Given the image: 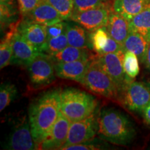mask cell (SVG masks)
Listing matches in <instances>:
<instances>
[{"instance_id": "25", "label": "cell", "mask_w": 150, "mask_h": 150, "mask_svg": "<svg viewBox=\"0 0 150 150\" xmlns=\"http://www.w3.org/2000/svg\"><path fill=\"white\" fill-rule=\"evenodd\" d=\"M74 11L81 12L99 7L112 8V0H73Z\"/></svg>"}, {"instance_id": "18", "label": "cell", "mask_w": 150, "mask_h": 150, "mask_svg": "<svg viewBox=\"0 0 150 150\" xmlns=\"http://www.w3.org/2000/svg\"><path fill=\"white\" fill-rule=\"evenodd\" d=\"M149 43L150 42L140 33L130 31L124 42L123 47L125 51L134 53L138 57L140 63L145 64Z\"/></svg>"}, {"instance_id": "34", "label": "cell", "mask_w": 150, "mask_h": 150, "mask_svg": "<svg viewBox=\"0 0 150 150\" xmlns=\"http://www.w3.org/2000/svg\"><path fill=\"white\" fill-rule=\"evenodd\" d=\"M145 64L146 65V67L150 71V43L149 45V48H148L147 52V56H146V60Z\"/></svg>"}, {"instance_id": "29", "label": "cell", "mask_w": 150, "mask_h": 150, "mask_svg": "<svg viewBox=\"0 0 150 150\" xmlns=\"http://www.w3.org/2000/svg\"><path fill=\"white\" fill-rule=\"evenodd\" d=\"M20 13L24 16L33 10L41 0H17Z\"/></svg>"}, {"instance_id": "3", "label": "cell", "mask_w": 150, "mask_h": 150, "mask_svg": "<svg viewBox=\"0 0 150 150\" xmlns=\"http://www.w3.org/2000/svg\"><path fill=\"white\" fill-rule=\"evenodd\" d=\"M97 101L91 95L74 88L61 91V112L70 122L79 121L96 112Z\"/></svg>"}, {"instance_id": "20", "label": "cell", "mask_w": 150, "mask_h": 150, "mask_svg": "<svg viewBox=\"0 0 150 150\" xmlns=\"http://www.w3.org/2000/svg\"><path fill=\"white\" fill-rule=\"evenodd\" d=\"M50 56L56 63L91 59L94 58L88 48L76 47L71 45H68L64 50Z\"/></svg>"}, {"instance_id": "16", "label": "cell", "mask_w": 150, "mask_h": 150, "mask_svg": "<svg viewBox=\"0 0 150 150\" xmlns=\"http://www.w3.org/2000/svg\"><path fill=\"white\" fill-rule=\"evenodd\" d=\"M106 29L108 35L122 46L130 31L128 20L115 12L112 8L110 12Z\"/></svg>"}, {"instance_id": "27", "label": "cell", "mask_w": 150, "mask_h": 150, "mask_svg": "<svg viewBox=\"0 0 150 150\" xmlns=\"http://www.w3.org/2000/svg\"><path fill=\"white\" fill-rule=\"evenodd\" d=\"M69 45L66 33L64 32L57 37L50 38L47 40L45 53L50 56L54 55Z\"/></svg>"}, {"instance_id": "22", "label": "cell", "mask_w": 150, "mask_h": 150, "mask_svg": "<svg viewBox=\"0 0 150 150\" xmlns=\"http://www.w3.org/2000/svg\"><path fill=\"white\" fill-rule=\"evenodd\" d=\"M19 22V21H18ZM18 22L10 25V29L7 31L1 41L0 45V68L3 69L11 64L13 55V36Z\"/></svg>"}, {"instance_id": "2", "label": "cell", "mask_w": 150, "mask_h": 150, "mask_svg": "<svg viewBox=\"0 0 150 150\" xmlns=\"http://www.w3.org/2000/svg\"><path fill=\"white\" fill-rule=\"evenodd\" d=\"M98 134L117 145L130 144L136 136L135 127L127 115L115 108H104L98 116Z\"/></svg>"}, {"instance_id": "1", "label": "cell", "mask_w": 150, "mask_h": 150, "mask_svg": "<svg viewBox=\"0 0 150 150\" xmlns=\"http://www.w3.org/2000/svg\"><path fill=\"white\" fill-rule=\"evenodd\" d=\"M61 91L60 89L47 91L30 105L29 120L36 147L59 117Z\"/></svg>"}, {"instance_id": "11", "label": "cell", "mask_w": 150, "mask_h": 150, "mask_svg": "<svg viewBox=\"0 0 150 150\" xmlns=\"http://www.w3.org/2000/svg\"><path fill=\"white\" fill-rule=\"evenodd\" d=\"M111 10L112 8L99 7L81 12H73L70 20L92 32L106 27Z\"/></svg>"}, {"instance_id": "30", "label": "cell", "mask_w": 150, "mask_h": 150, "mask_svg": "<svg viewBox=\"0 0 150 150\" xmlns=\"http://www.w3.org/2000/svg\"><path fill=\"white\" fill-rule=\"evenodd\" d=\"M65 29H66V23L63 21L50 26H46L47 38H50L59 36L65 32Z\"/></svg>"}, {"instance_id": "17", "label": "cell", "mask_w": 150, "mask_h": 150, "mask_svg": "<svg viewBox=\"0 0 150 150\" xmlns=\"http://www.w3.org/2000/svg\"><path fill=\"white\" fill-rule=\"evenodd\" d=\"M150 3V0H112V8L129 22Z\"/></svg>"}, {"instance_id": "24", "label": "cell", "mask_w": 150, "mask_h": 150, "mask_svg": "<svg viewBox=\"0 0 150 150\" xmlns=\"http://www.w3.org/2000/svg\"><path fill=\"white\" fill-rule=\"evenodd\" d=\"M123 67L126 74L131 79H134L140 72L139 60L133 52L125 51L123 57Z\"/></svg>"}, {"instance_id": "7", "label": "cell", "mask_w": 150, "mask_h": 150, "mask_svg": "<svg viewBox=\"0 0 150 150\" xmlns=\"http://www.w3.org/2000/svg\"><path fill=\"white\" fill-rule=\"evenodd\" d=\"M120 97L130 111L142 112L150 103V88L147 83L134 80L127 85Z\"/></svg>"}, {"instance_id": "31", "label": "cell", "mask_w": 150, "mask_h": 150, "mask_svg": "<svg viewBox=\"0 0 150 150\" xmlns=\"http://www.w3.org/2000/svg\"><path fill=\"white\" fill-rule=\"evenodd\" d=\"M121 51H125L123 46L110 36L107 45L103 49V50L99 55H103V54L110 53H117V52Z\"/></svg>"}, {"instance_id": "32", "label": "cell", "mask_w": 150, "mask_h": 150, "mask_svg": "<svg viewBox=\"0 0 150 150\" xmlns=\"http://www.w3.org/2000/svg\"><path fill=\"white\" fill-rule=\"evenodd\" d=\"M90 142H83V143H79V144H74V145H71L66 146V147L62 148L61 149H68V150H90V149H102L100 148V146L95 145V144L90 143Z\"/></svg>"}, {"instance_id": "9", "label": "cell", "mask_w": 150, "mask_h": 150, "mask_svg": "<svg viewBox=\"0 0 150 150\" xmlns=\"http://www.w3.org/2000/svg\"><path fill=\"white\" fill-rule=\"evenodd\" d=\"M71 122L60 111L59 117L46 136L37 145V149H61L67 141Z\"/></svg>"}, {"instance_id": "23", "label": "cell", "mask_w": 150, "mask_h": 150, "mask_svg": "<svg viewBox=\"0 0 150 150\" xmlns=\"http://www.w3.org/2000/svg\"><path fill=\"white\" fill-rule=\"evenodd\" d=\"M90 35L91 47L93 50L99 55L108 41L110 35L106 31V27L99 28L92 31Z\"/></svg>"}, {"instance_id": "35", "label": "cell", "mask_w": 150, "mask_h": 150, "mask_svg": "<svg viewBox=\"0 0 150 150\" xmlns=\"http://www.w3.org/2000/svg\"><path fill=\"white\" fill-rule=\"evenodd\" d=\"M147 86H149V88H150V81H149V82H147Z\"/></svg>"}, {"instance_id": "13", "label": "cell", "mask_w": 150, "mask_h": 150, "mask_svg": "<svg viewBox=\"0 0 150 150\" xmlns=\"http://www.w3.org/2000/svg\"><path fill=\"white\" fill-rule=\"evenodd\" d=\"M17 27L13 36V55L11 63L27 66L38 55L43 52H39L22 37L18 33Z\"/></svg>"}, {"instance_id": "21", "label": "cell", "mask_w": 150, "mask_h": 150, "mask_svg": "<svg viewBox=\"0 0 150 150\" xmlns=\"http://www.w3.org/2000/svg\"><path fill=\"white\" fill-rule=\"evenodd\" d=\"M129 31L140 33L150 42V3L130 21Z\"/></svg>"}, {"instance_id": "19", "label": "cell", "mask_w": 150, "mask_h": 150, "mask_svg": "<svg viewBox=\"0 0 150 150\" xmlns=\"http://www.w3.org/2000/svg\"><path fill=\"white\" fill-rule=\"evenodd\" d=\"M65 33L69 45L80 48H91L90 35H88L86 29L75 24L66 23Z\"/></svg>"}, {"instance_id": "6", "label": "cell", "mask_w": 150, "mask_h": 150, "mask_svg": "<svg viewBox=\"0 0 150 150\" xmlns=\"http://www.w3.org/2000/svg\"><path fill=\"white\" fill-rule=\"evenodd\" d=\"M30 81L35 86H46L55 79V64L51 56L40 53L27 65Z\"/></svg>"}, {"instance_id": "28", "label": "cell", "mask_w": 150, "mask_h": 150, "mask_svg": "<svg viewBox=\"0 0 150 150\" xmlns=\"http://www.w3.org/2000/svg\"><path fill=\"white\" fill-rule=\"evenodd\" d=\"M61 14L64 20L70 19L74 11L73 0H47Z\"/></svg>"}, {"instance_id": "15", "label": "cell", "mask_w": 150, "mask_h": 150, "mask_svg": "<svg viewBox=\"0 0 150 150\" xmlns=\"http://www.w3.org/2000/svg\"><path fill=\"white\" fill-rule=\"evenodd\" d=\"M93 59L66 63H55L56 75L59 78L73 80L80 83Z\"/></svg>"}, {"instance_id": "26", "label": "cell", "mask_w": 150, "mask_h": 150, "mask_svg": "<svg viewBox=\"0 0 150 150\" xmlns=\"http://www.w3.org/2000/svg\"><path fill=\"white\" fill-rule=\"evenodd\" d=\"M18 93L16 86L10 83H2L0 88V110H4L16 97Z\"/></svg>"}, {"instance_id": "12", "label": "cell", "mask_w": 150, "mask_h": 150, "mask_svg": "<svg viewBox=\"0 0 150 150\" xmlns=\"http://www.w3.org/2000/svg\"><path fill=\"white\" fill-rule=\"evenodd\" d=\"M6 148L12 150H31L36 149L29 120L24 116L14 127L7 142Z\"/></svg>"}, {"instance_id": "14", "label": "cell", "mask_w": 150, "mask_h": 150, "mask_svg": "<svg viewBox=\"0 0 150 150\" xmlns=\"http://www.w3.org/2000/svg\"><path fill=\"white\" fill-rule=\"evenodd\" d=\"M24 17V19L45 26H50L64 20L61 14L47 0H41L33 10Z\"/></svg>"}, {"instance_id": "33", "label": "cell", "mask_w": 150, "mask_h": 150, "mask_svg": "<svg viewBox=\"0 0 150 150\" xmlns=\"http://www.w3.org/2000/svg\"><path fill=\"white\" fill-rule=\"evenodd\" d=\"M142 115H143L146 123L150 126V103L144 108L143 111H142Z\"/></svg>"}, {"instance_id": "10", "label": "cell", "mask_w": 150, "mask_h": 150, "mask_svg": "<svg viewBox=\"0 0 150 150\" xmlns=\"http://www.w3.org/2000/svg\"><path fill=\"white\" fill-rule=\"evenodd\" d=\"M17 30L36 50L45 53L48 40L46 26L24 18L19 21Z\"/></svg>"}, {"instance_id": "5", "label": "cell", "mask_w": 150, "mask_h": 150, "mask_svg": "<svg viewBox=\"0 0 150 150\" xmlns=\"http://www.w3.org/2000/svg\"><path fill=\"white\" fill-rule=\"evenodd\" d=\"M125 52V51H121L117 53L97 55L95 57V61L113 81L119 92L120 97L127 85L134 80L129 78L124 70L123 57Z\"/></svg>"}, {"instance_id": "4", "label": "cell", "mask_w": 150, "mask_h": 150, "mask_svg": "<svg viewBox=\"0 0 150 150\" xmlns=\"http://www.w3.org/2000/svg\"><path fill=\"white\" fill-rule=\"evenodd\" d=\"M80 83L93 93L106 98L117 99L120 97L115 83L95 61V57Z\"/></svg>"}, {"instance_id": "8", "label": "cell", "mask_w": 150, "mask_h": 150, "mask_svg": "<svg viewBox=\"0 0 150 150\" xmlns=\"http://www.w3.org/2000/svg\"><path fill=\"white\" fill-rule=\"evenodd\" d=\"M95 112L81 120L71 122L67 141L62 148L74 144L83 143L93 140L99 130L98 117Z\"/></svg>"}]
</instances>
